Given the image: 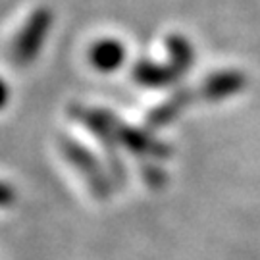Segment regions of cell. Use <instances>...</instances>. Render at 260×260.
Segmentation results:
<instances>
[{
  "label": "cell",
  "mask_w": 260,
  "mask_h": 260,
  "mask_svg": "<svg viewBox=\"0 0 260 260\" xmlns=\"http://www.w3.org/2000/svg\"><path fill=\"white\" fill-rule=\"evenodd\" d=\"M125 56H127V50L118 39H99L96 43H93V47L89 48L91 66L104 74L118 70L125 62Z\"/></svg>",
  "instance_id": "5b68a950"
},
{
  "label": "cell",
  "mask_w": 260,
  "mask_h": 260,
  "mask_svg": "<svg viewBox=\"0 0 260 260\" xmlns=\"http://www.w3.org/2000/svg\"><path fill=\"white\" fill-rule=\"evenodd\" d=\"M70 118L77 123H81L85 129L91 131L93 137L104 150L106 156V166L110 172L112 179L116 185L123 183L125 179V168L120 156V141H118V133H116V120L118 116H114L112 112L103 110V108H94V106H87L81 103H72L68 108Z\"/></svg>",
  "instance_id": "6da1fadb"
},
{
  "label": "cell",
  "mask_w": 260,
  "mask_h": 260,
  "mask_svg": "<svg viewBox=\"0 0 260 260\" xmlns=\"http://www.w3.org/2000/svg\"><path fill=\"white\" fill-rule=\"evenodd\" d=\"M52 25H54V12L48 6H39L33 10L12 41L10 47L12 64L19 68H27L33 64L45 47V41L50 35Z\"/></svg>",
  "instance_id": "3957f363"
},
{
  "label": "cell",
  "mask_w": 260,
  "mask_h": 260,
  "mask_svg": "<svg viewBox=\"0 0 260 260\" xmlns=\"http://www.w3.org/2000/svg\"><path fill=\"white\" fill-rule=\"evenodd\" d=\"M116 133H118V141L123 149L137 154V156H166V147L158 139H152L149 133L141 129H135L127 123L118 118L116 120Z\"/></svg>",
  "instance_id": "277c9868"
},
{
  "label": "cell",
  "mask_w": 260,
  "mask_h": 260,
  "mask_svg": "<svg viewBox=\"0 0 260 260\" xmlns=\"http://www.w3.org/2000/svg\"><path fill=\"white\" fill-rule=\"evenodd\" d=\"M60 150L68 160V164L83 177L85 185L89 187V191L96 199L101 201L110 199L114 179L108 168H104L103 162L93 154V150L74 137H60Z\"/></svg>",
  "instance_id": "7a4b0ae2"
},
{
  "label": "cell",
  "mask_w": 260,
  "mask_h": 260,
  "mask_svg": "<svg viewBox=\"0 0 260 260\" xmlns=\"http://www.w3.org/2000/svg\"><path fill=\"white\" fill-rule=\"evenodd\" d=\"M177 75H179V72L174 66L166 68V66L149 62V60H141L133 68L135 81L145 85V87H164V85L174 83L177 79Z\"/></svg>",
  "instance_id": "8992f818"
},
{
  "label": "cell",
  "mask_w": 260,
  "mask_h": 260,
  "mask_svg": "<svg viewBox=\"0 0 260 260\" xmlns=\"http://www.w3.org/2000/svg\"><path fill=\"white\" fill-rule=\"evenodd\" d=\"M18 193L14 185H10L8 181H0V208H8L16 203Z\"/></svg>",
  "instance_id": "52a82bcc"
},
{
  "label": "cell",
  "mask_w": 260,
  "mask_h": 260,
  "mask_svg": "<svg viewBox=\"0 0 260 260\" xmlns=\"http://www.w3.org/2000/svg\"><path fill=\"white\" fill-rule=\"evenodd\" d=\"M8 101H10V87H8V83L0 77V110L6 108Z\"/></svg>",
  "instance_id": "ba28073f"
}]
</instances>
